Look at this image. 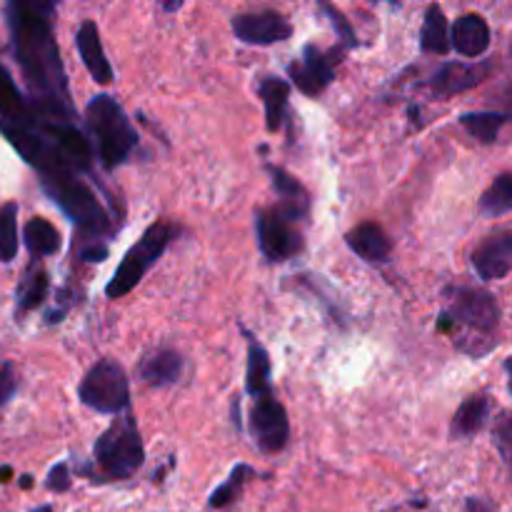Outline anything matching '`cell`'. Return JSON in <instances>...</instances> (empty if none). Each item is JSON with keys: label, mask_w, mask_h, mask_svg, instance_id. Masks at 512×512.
Here are the masks:
<instances>
[{"label": "cell", "mask_w": 512, "mask_h": 512, "mask_svg": "<svg viewBox=\"0 0 512 512\" xmlns=\"http://www.w3.org/2000/svg\"><path fill=\"white\" fill-rule=\"evenodd\" d=\"M3 13L10 33V50L28 83L30 105L50 118L75 120L68 73L53 33L55 3L10 0Z\"/></svg>", "instance_id": "6da1fadb"}, {"label": "cell", "mask_w": 512, "mask_h": 512, "mask_svg": "<svg viewBox=\"0 0 512 512\" xmlns=\"http://www.w3.org/2000/svg\"><path fill=\"white\" fill-rule=\"evenodd\" d=\"M500 325L498 300L480 288L453 285L445 290V310L438 318L440 333L453 335L463 353L480 358L495 348V330Z\"/></svg>", "instance_id": "7a4b0ae2"}, {"label": "cell", "mask_w": 512, "mask_h": 512, "mask_svg": "<svg viewBox=\"0 0 512 512\" xmlns=\"http://www.w3.org/2000/svg\"><path fill=\"white\" fill-rule=\"evenodd\" d=\"M145 448L140 438L138 420L130 410L115 415L110 428L95 440L90 465H75V473L85 475L93 483L128 480L143 468Z\"/></svg>", "instance_id": "3957f363"}, {"label": "cell", "mask_w": 512, "mask_h": 512, "mask_svg": "<svg viewBox=\"0 0 512 512\" xmlns=\"http://www.w3.org/2000/svg\"><path fill=\"white\" fill-rule=\"evenodd\" d=\"M85 125L93 138V150L105 170H115L133 155L140 135L120 103L110 95H95L85 108Z\"/></svg>", "instance_id": "277c9868"}, {"label": "cell", "mask_w": 512, "mask_h": 512, "mask_svg": "<svg viewBox=\"0 0 512 512\" xmlns=\"http://www.w3.org/2000/svg\"><path fill=\"white\" fill-rule=\"evenodd\" d=\"M175 233H178V228H175L173 223L155 220V223L140 235L138 243L125 253L123 263L118 265V270L113 273L110 283L105 285V295H108L110 300H118L125 298L133 288H138V283L145 278V273L163 258V253L168 250Z\"/></svg>", "instance_id": "5b68a950"}, {"label": "cell", "mask_w": 512, "mask_h": 512, "mask_svg": "<svg viewBox=\"0 0 512 512\" xmlns=\"http://www.w3.org/2000/svg\"><path fill=\"white\" fill-rule=\"evenodd\" d=\"M78 400L100 415H120L130 410V383L123 365L113 358L98 360L80 380Z\"/></svg>", "instance_id": "8992f818"}, {"label": "cell", "mask_w": 512, "mask_h": 512, "mask_svg": "<svg viewBox=\"0 0 512 512\" xmlns=\"http://www.w3.org/2000/svg\"><path fill=\"white\" fill-rule=\"evenodd\" d=\"M255 233L260 253L270 263H285L303 250V235L295 228V220L288 218L278 205L255 213Z\"/></svg>", "instance_id": "52a82bcc"}, {"label": "cell", "mask_w": 512, "mask_h": 512, "mask_svg": "<svg viewBox=\"0 0 512 512\" xmlns=\"http://www.w3.org/2000/svg\"><path fill=\"white\" fill-rule=\"evenodd\" d=\"M248 428L250 438L255 440L260 453L275 455L280 450H285V445L290 440V420L288 410L283 408L275 390L255 398L253 410H250Z\"/></svg>", "instance_id": "ba28073f"}, {"label": "cell", "mask_w": 512, "mask_h": 512, "mask_svg": "<svg viewBox=\"0 0 512 512\" xmlns=\"http://www.w3.org/2000/svg\"><path fill=\"white\" fill-rule=\"evenodd\" d=\"M340 50L343 48H335L330 50V53H325L318 45H305L300 60H293V63L288 65V75L290 80H293L295 88H298L300 93L310 95V98L323 93V90L335 80V63H338L335 58H340Z\"/></svg>", "instance_id": "9c48e42d"}, {"label": "cell", "mask_w": 512, "mask_h": 512, "mask_svg": "<svg viewBox=\"0 0 512 512\" xmlns=\"http://www.w3.org/2000/svg\"><path fill=\"white\" fill-rule=\"evenodd\" d=\"M233 33L245 45H275L293 35V25L275 10H260V13L235 15Z\"/></svg>", "instance_id": "30bf717a"}, {"label": "cell", "mask_w": 512, "mask_h": 512, "mask_svg": "<svg viewBox=\"0 0 512 512\" xmlns=\"http://www.w3.org/2000/svg\"><path fill=\"white\" fill-rule=\"evenodd\" d=\"M473 270L480 280H500L512 273V230L488 235L470 255Z\"/></svg>", "instance_id": "8fae6325"}, {"label": "cell", "mask_w": 512, "mask_h": 512, "mask_svg": "<svg viewBox=\"0 0 512 512\" xmlns=\"http://www.w3.org/2000/svg\"><path fill=\"white\" fill-rule=\"evenodd\" d=\"M490 70H493L490 63H443L438 73L430 78L428 88L438 98H453V95L465 93V90L483 83Z\"/></svg>", "instance_id": "7c38bea8"}, {"label": "cell", "mask_w": 512, "mask_h": 512, "mask_svg": "<svg viewBox=\"0 0 512 512\" xmlns=\"http://www.w3.org/2000/svg\"><path fill=\"white\" fill-rule=\"evenodd\" d=\"M75 48H78L80 60H83L85 70L90 73V78L98 85H110L115 78V70L110 65L108 55H105L103 40H100V30L95 25V20H83L75 33Z\"/></svg>", "instance_id": "4fadbf2b"}, {"label": "cell", "mask_w": 512, "mask_h": 512, "mask_svg": "<svg viewBox=\"0 0 512 512\" xmlns=\"http://www.w3.org/2000/svg\"><path fill=\"white\" fill-rule=\"evenodd\" d=\"M345 245L353 250L358 258H363L370 265L388 263L393 255V243L385 235V230L378 223H360L345 235Z\"/></svg>", "instance_id": "5bb4252c"}, {"label": "cell", "mask_w": 512, "mask_h": 512, "mask_svg": "<svg viewBox=\"0 0 512 512\" xmlns=\"http://www.w3.org/2000/svg\"><path fill=\"white\" fill-rule=\"evenodd\" d=\"M490 25L483 15L465 13L460 15L450 30V40H453V50L463 58H480L485 50L490 48Z\"/></svg>", "instance_id": "9a60e30c"}, {"label": "cell", "mask_w": 512, "mask_h": 512, "mask_svg": "<svg viewBox=\"0 0 512 512\" xmlns=\"http://www.w3.org/2000/svg\"><path fill=\"white\" fill-rule=\"evenodd\" d=\"M265 170H268L270 180H273V190L278 193V198H280L278 208L283 210L288 218H293L295 223L308 218L310 195H308V190L303 188V183H300L298 178H293L288 170L278 168V165H265Z\"/></svg>", "instance_id": "2e32d148"}, {"label": "cell", "mask_w": 512, "mask_h": 512, "mask_svg": "<svg viewBox=\"0 0 512 512\" xmlns=\"http://www.w3.org/2000/svg\"><path fill=\"white\" fill-rule=\"evenodd\" d=\"M183 368L185 360L178 350L158 348L140 360L138 373L150 388H168V385L178 383L180 375H183Z\"/></svg>", "instance_id": "e0dca14e"}, {"label": "cell", "mask_w": 512, "mask_h": 512, "mask_svg": "<svg viewBox=\"0 0 512 512\" xmlns=\"http://www.w3.org/2000/svg\"><path fill=\"white\" fill-rule=\"evenodd\" d=\"M243 335L248 338V368H245V393L250 398H260V395L273 390V363H270L268 350L263 343H258L253 333L243 328Z\"/></svg>", "instance_id": "ac0fdd59"}, {"label": "cell", "mask_w": 512, "mask_h": 512, "mask_svg": "<svg viewBox=\"0 0 512 512\" xmlns=\"http://www.w3.org/2000/svg\"><path fill=\"white\" fill-rule=\"evenodd\" d=\"M50 288V275L48 270L40 265V260H33L28 270L23 273V280L18 283L15 290V318H23L25 313H33L48 298Z\"/></svg>", "instance_id": "d6986e66"}, {"label": "cell", "mask_w": 512, "mask_h": 512, "mask_svg": "<svg viewBox=\"0 0 512 512\" xmlns=\"http://www.w3.org/2000/svg\"><path fill=\"white\" fill-rule=\"evenodd\" d=\"M258 95L265 105V125H268L270 133H278L285 123V115H288L290 83L278 75H263L258 80Z\"/></svg>", "instance_id": "ffe728a7"}, {"label": "cell", "mask_w": 512, "mask_h": 512, "mask_svg": "<svg viewBox=\"0 0 512 512\" xmlns=\"http://www.w3.org/2000/svg\"><path fill=\"white\" fill-rule=\"evenodd\" d=\"M488 418H490L488 395L485 393L470 395L468 400H463L458 413L453 415V423H450V438L453 440L473 438V435H478L480 430L488 425Z\"/></svg>", "instance_id": "44dd1931"}, {"label": "cell", "mask_w": 512, "mask_h": 512, "mask_svg": "<svg viewBox=\"0 0 512 512\" xmlns=\"http://www.w3.org/2000/svg\"><path fill=\"white\" fill-rule=\"evenodd\" d=\"M33 105H30L28 95L15 85L13 75L8 73L3 63H0V125H15L25 123L33 118Z\"/></svg>", "instance_id": "7402d4cb"}, {"label": "cell", "mask_w": 512, "mask_h": 512, "mask_svg": "<svg viewBox=\"0 0 512 512\" xmlns=\"http://www.w3.org/2000/svg\"><path fill=\"white\" fill-rule=\"evenodd\" d=\"M23 243L28 248L30 258L43 260L50 255H58L63 248V238H60L58 228L45 218H30L23 228Z\"/></svg>", "instance_id": "603a6c76"}, {"label": "cell", "mask_w": 512, "mask_h": 512, "mask_svg": "<svg viewBox=\"0 0 512 512\" xmlns=\"http://www.w3.org/2000/svg\"><path fill=\"white\" fill-rule=\"evenodd\" d=\"M450 48H453V40H450L448 18H445L443 8L438 3L428 5L423 18V30H420V50L423 53L445 55Z\"/></svg>", "instance_id": "cb8c5ba5"}, {"label": "cell", "mask_w": 512, "mask_h": 512, "mask_svg": "<svg viewBox=\"0 0 512 512\" xmlns=\"http://www.w3.org/2000/svg\"><path fill=\"white\" fill-rule=\"evenodd\" d=\"M510 123H512L510 113H495V110H480V113L460 115V125H463V128L483 145L498 143L500 130Z\"/></svg>", "instance_id": "d4e9b609"}, {"label": "cell", "mask_w": 512, "mask_h": 512, "mask_svg": "<svg viewBox=\"0 0 512 512\" xmlns=\"http://www.w3.org/2000/svg\"><path fill=\"white\" fill-rule=\"evenodd\" d=\"M255 475H258V470L250 468V465H245V463L235 465V468L230 470L228 480H225L223 485H218V488L210 493L208 508L210 510H223V508H228V505H233L235 500L240 498V493H243L245 483H248V480H253Z\"/></svg>", "instance_id": "484cf974"}, {"label": "cell", "mask_w": 512, "mask_h": 512, "mask_svg": "<svg viewBox=\"0 0 512 512\" xmlns=\"http://www.w3.org/2000/svg\"><path fill=\"white\" fill-rule=\"evenodd\" d=\"M18 210L15 200L0 205V263H13L18 258Z\"/></svg>", "instance_id": "4316f807"}, {"label": "cell", "mask_w": 512, "mask_h": 512, "mask_svg": "<svg viewBox=\"0 0 512 512\" xmlns=\"http://www.w3.org/2000/svg\"><path fill=\"white\" fill-rule=\"evenodd\" d=\"M480 210L490 218L512 213V173H503L493 180V185L480 198Z\"/></svg>", "instance_id": "83f0119b"}, {"label": "cell", "mask_w": 512, "mask_h": 512, "mask_svg": "<svg viewBox=\"0 0 512 512\" xmlns=\"http://www.w3.org/2000/svg\"><path fill=\"white\" fill-rule=\"evenodd\" d=\"M320 10H323L325 15H328L330 25H333V30L338 33V40H340V48L343 50H355L358 48V35H355V28L350 25V20L345 18L343 10H338L335 5L330 3H320Z\"/></svg>", "instance_id": "f1b7e54d"}, {"label": "cell", "mask_w": 512, "mask_h": 512, "mask_svg": "<svg viewBox=\"0 0 512 512\" xmlns=\"http://www.w3.org/2000/svg\"><path fill=\"white\" fill-rule=\"evenodd\" d=\"M493 440H495V448H498L500 458H503L505 468H508L512 475V415H508V413L500 415V420L495 423V428H493Z\"/></svg>", "instance_id": "f546056e"}, {"label": "cell", "mask_w": 512, "mask_h": 512, "mask_svg": "<svg viewBox=\"0 0 512 512\" xmlns=\"http://www.w3.org/2000/svg\"><path fill=\"white\" fill-rule=\"evenodd\" d=\"M18 393V375H15V365L10 360L0 363V410L10 403Z\"/></svg>", "instance_id": "4dcf8cb0"}, {"label": "cell", "mask_w": 512, "mask_h": 512, "mask_svg": "<svg viewBox=\"0 0 512 512\" xmlns=\"http://www.w3.org/2000/svg\"><path fill=\"white\" fill-rule=\"evenodd\" d=\"M73 480H70V468L68 463H55L48 470V478H45V490L50 493H68Z\"/></svg>", "instance_id": "1f68e13d"}, {"label": "cell", "mask_w": 512, "mask_h": 512, "mask_svg": "<svg viewBox=\"0 0 512 512\" xmlns=\"http://www.w3.org/2000/svg\"><path fill=\"white\" fill-rule=\"evenodd\" d=\"M465 512H493V505L483 498H468V503H465Z\"/></svg>", "instance_id": "d6a6232c"}, {"label": "cell", "mask_w": 512, "mask_h": 512, "mask_svg": "<svg viewBox=\"0 0 512 512\" xmlns=\"http://www.w3.org/2000/svg\"><path fill=\"white\" fill-rule=\"evenodd\" d=\"M10 478H13V470H10L8 465H5V468H0V483H8Z\"/></svg>", "instance_id": "836d02e7"}, {"label": "cell", "mask_w": 512, "mask_h": 512, "mask_svg": "<svg viewBox=\"0 0 512 512\" xmlns=\"http://www.w3.org/2000/svg\"><path fill=\"white\" fill-rule=\"evenodd\" d=\"M505 373H508V388H510V395H512V358L505 360Z\"/></svg>", "instance_id": "e575fe53"}, {"label": "cell", "mask_w": 512, "mask_h": 512, "mask_svg": "<svg viewBox=\"0 0 512 512\" xmlns=\"http://www.w3.org/2000/svg\"><path fill=\"white\" fill-rule=\"evenodd\" d=\"M20 488L23 490L33 488V478H30V475H23V478H20Z\"/></svg>", "instance_id": "d590c367"}, {"label": "cell", "mask_w": 512, "mask_h": 512, "mask_svg": "<svg viewBox=\"0 0 512 512\" xmlns=\"http://www.w3.org/2000/svg\"><path fill=\"white\" fill-rule=\"evenodd\" d=\"M178 8H183V3H168V5H163V10H170V13H173V10H178Z\"/></svg>", "instance_id": "8d00e7d4"}, {"label": "cell", "mask_w": 512, "mask_h": 512, "mask_svg": "<svg viewBox=\"0 0 512 512\" xmlns=\"http://www.w3.org/2000/svg\"><path fill=\"white\" fill-rule=\"evenodd\" d=\"M33 512H55V510L50 508V505H40V508H35Z\"/></svg>", "instance_id": "74e56055"}]
</instances>
